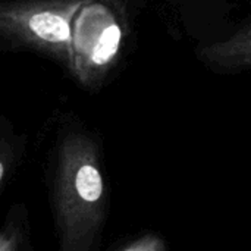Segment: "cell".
I'll list each match as a JSON object with an SVG mask.
<instances>
[{
  "label": "cell",
  "mask_w": 251,
  "mask_h": 251,
  "mask_svg": "<svg viewBox=\"0 0 251 251\" xmlns=\"http://www.w3.org/2000/svg\"><path fill=\"white\" fill-rule=\"evenodd\" d=\"M66 190L74 193L87 206L97 204L103 196V179L99 169L91 163L81 165L74 175L72 187Z\"/></svg>",
  "instance_id": "6da1fadb"
},
{
  "label": "cell",
  "mask_w": 251,
  "mask_h": 251,
  "mask_svg": "<svg viewBox=\"0 0 251 251\" xmlns=\"http://www.w3.org/2000/svg\"><path fill=\"white\" fill-rule=\"evenodd\" d=\"M31 29L43 40L47 41H65L69 38V26L66 21L54 13L41 12L29 19Z\"/></svg>",
  "instance_id": "7a4b0ae2"
},
{
  "label": "cell",
  "mask_w": 251,
  "mask_h": 251,
  "mask_svg": "<svg viewBox=\"0 0 251 251\" xmlns=\"http://www.w3.org/2000/svg\"><path fill=\"white\" fill-rule=\"evenodd\" d=\"M121 41V29L118 25H110L106 28L93 51V60L97 65L106 63L118 50Z\"/></svg>",
  "instance_id": "3957f363"
},
{
  "label": "cell",
  "mask_w": 251,
  "mask_h": 251,
  "mask_svg": "<svg viewBox=\"0 0 251 251\" xmlns=\"http://www.w3.org/2000/svg\"><path fill=\"white\" fill-rule=\"evenodd\" d=\"M124 251H166V249H165V244L160 238L149 235V237L138 240L129 249Z\"/></svg>",
  "instance_id": "277c9868"
},
{
  "label": "cell",
  "mask_w": 251,
  "mask_h": 251,
  "mask_svg": "<svg viewBox=\"0 0 251 251\" xmlns=\"http://www.w3.org/2000/svg\"><path fill=\"white\" fill-rule=\"evenodd\" d=\"M0 251H10V241L4 237H0Z\"/></svg>",
  "instance_id": "5b68a950"
},
{
  "label": "cell",
  "mask_w": 251,
  "mask_h": 251,
  "mask_svg": "<svg viewBox=\"0 0 251 251\" xmlns=\"http://www.w3.org/2000/svg\"><path fill=\"white\" fill-rule=\"evenodd\" d=\"M3 165H1V162H0V181H1V178H3Z\"/></svg>",
  "instance_id": "8992f818"
}]
</instances>
